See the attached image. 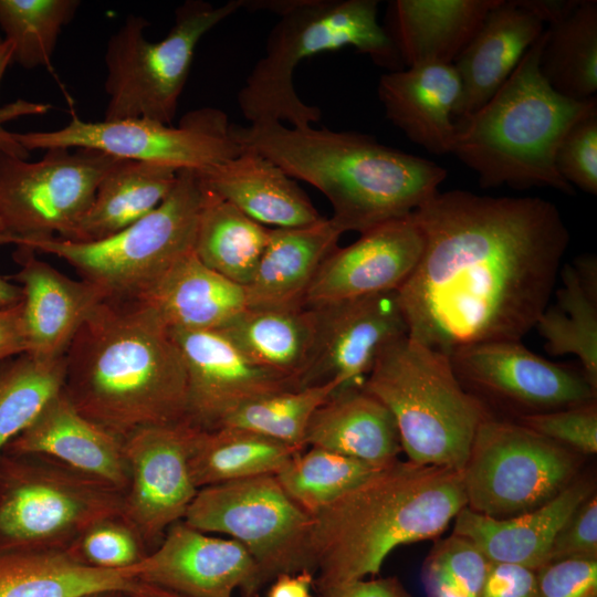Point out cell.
I'll return each instance as SVG.
<instances>
[{
    "label": "cell",
    "instance_id": "1",
    "mask_svg": "<svg viewBox=\"0 0 597 597\" xmlns=\"http://www.w3.org/2000/svg\"><path fill=\"white\" fill-rule=\"evenodd\" d=\"M422 255L397 291L408 337L449 355L522 341L554 292L569 231L540 197L438 191L412 212Z\"/></svg>",
    "mask_w": 597,
    "mask_h": 597
},
{
    "label": "cell",
    "instance_id": "2",
    "mask_svg": "<svg viewBox=\"0 0 597 597\" xmlns=\"http://www.w3.org/2000/svg\"><path fill=\"white\" fill-rule=\"evenodd\" d=\"M64 358L63 392L114 436L124 440L140 428L189 425L184 359L170 329L143 301H101Z\"/></svg>",
    "mask_w": 597,
    "mask_h": 597
},
{
    "label": "cell",
    "instance_id": "3",
    "mask_svg": "<svg viewBox=\"0 0 597 597\" xmlns=\"http://www.w3.org/2000/svg\"><path fill=\"white\" fill-rule=\"evenodd\" d=\"M233 139L318 189L331 221L360 234L412 213L434 196L447 170L434 161L386 146L357 132L304 129L280 122L231 125Z\"/></svg>",
    "mask_w": 597,
    "mask_h": 597
},
{
    "label": "cell",
    "instance_id": "4",
    "mask_svg": "<svg viewBox=\"0 0 597 597\" xmlns=\"http://www.w3.org/2000/svg\"><path fill=\"white\" fill-rule=\"evenodd\" d=\"M467 506L462 471L396 460L313 516L318 595L377 575L398 546L440 536Z\"/></svg>",
    "mask_w": 597,
    "mask_h": 597
},
{
    "label": "cell",
    "instance_id": "5",
    "mask_svg": "<svg viewBox=\"0 0 597 597\" xmlns=\"http://www.w3.org/2000/svg\"><path fill=\"white\" fill-rule=\"evenodd\" d=\"M546 39L544 30L493 96L455 122L451 154L478 175L482 188L551 187L574 195L555 156L567 130L597 109V100L568 98L548 84L540 70Z\"/></svg>",
    "mask_w": 597,
    "mask_h": 597
},
{
    "label": "cell",
    "instance_id": "6",
    "mask_svg": "<svg viewBox=\"0 0 597 597\" xmlns=\"http://www.w3.org/2000/svg\"><path fill=\"white\" fill-rule=\"evenodd\" d=\"M243 8L266 9L280 17L268 36L264 56L237 95L249 123L287 122L304 129L318 122L321 109L298 97L293 74L302 60L321 52L352 46L390 72L405 69L377 20V0H244Z\"/></svg>",
    "mask_w": 597,
    "mask_h": 597
},
{
    "label": "cell",
    "instance_id": "7",
    "mask_svg": "<svg viewBox=\"0 0 597 597\" xmlns=\"http://www.w3.org/2000/svg\"><path fill=\"white\" fill-rule=\"evenodd\" d=\"M363 388L391 412L407 460L422 465L462 471L490 416L460 384L447 354L408 336L384 352Z\"/></svg>",
    "mask_w": 597,
    "mask_h": 597
},
{
    "label": "cell",
    "instance_id": "8",
    "mask_svg": "<svg viewBox=\"0 0 597 597\" xmlns=\"http://www.w3.org/2000/svg\"><path fill=\"white\" fill-rule=\"evenodd\" d=\"M206 198L199 172L182 168L156 209L115 234L92 242L57 237L33 239L17 248L64 260L107 297L134 298L193 249Z\"/></svg>",
    "mask_w": 597,
    "mask_h": 597
},
{
    "label": "cell",
    "instance_id": "9",
    "mask_svg": "<svg viewBox=\"0 0 597 597\" xmlns=\"http://www.w3.org/2000/svg\"><path fill=\"white\" fill-rule=\"evenodd\" d=\"M124 493L54 459L0 453V552H67L96 522L123 513Z\"/></svg>",
    "mask_w": 597,
    "mask_h": 597
},
{
    "label": "cell",
    "instance_id": "10",
    "mask_svg": "<svg viewBox=\"0 0 597 597\" xmlns=\"http://www.w3.org/2000/svg\"><path fill=\"white\" fill-rule=\"evenodd\" d=\"M244 0L213 6L187 0L175 11L167 35L156 42L145 38L149 22L128 15L109 38L105 52L104 119L145 118L171 125L201 38L243 8Z\"/></svg>",
    "mask_w": 597,
    "mask_h": 597
},
{
    "label": "cell",
    "instance_id": "11",
    "mask_svg": "<svg viewBox=\"0 0 597 597\" xmlns=\"http://www.w3.org/2000/svg\"><path fill=\"white\" fill-rule=\"evenodd\" d=\"M182 521L239 542L258 565L263 585L280 575L316 572L313 516L273 474L199 489Z\"/></svg>",
    "mask_w": 597,
    "mask_h": 597
},
{
    "label": "cell",
    "instance_id": "12",
    "mask_svg": "<svg viewBox=\"0 0 597 597\" xmlns=\"http://www.w3.org/2000/svg\"><path fill=\"white\" fill-rule=\"evenodd\" d=\"M577 457L517 421L490 415L462 470L467 507L494 519L535 510L574 480Z\"/></svg>",
    "mask_w": 597,
    "mask_h": 597
},
{
    "label": "cell",
    "instance_id": "13",
    "mask_svg": "<svg viewBox=\"0 0 597 597\" xmlns=\"http://www.w3.org/2000/svg\"><path fill=\"white\" fill-rule=\"evenodd\" d=\"M117 159L92 148H50L29 163L0 150V245L65 239Z\"/></svg>",
    "mask_w": 597,
    "mask_h": 597
},
{
    "label": "cell",
    "instance_id": "14",
    "mask_svg": "<svg viewBox=\"0 0 597 597\" xmlns=\"http://www.w3.org/2000/svg\"><path fill=\"white\" fill-rule=\"evenodd\" d=\"M231 125L221 109L202 107L186 113L177 127L145 118L85 122L73 115L60 129L14 133V137L28 151L92 148L118 158L203 171L242 151Z\"/></svg>",
    "mask_w": 597,
    "mask_h": 597
},
{
    "label": "cell",
    "instance_id": "15",
    "mask_svg": "<svg viewBox=\"0 0 597 597\" xmlns=\"http://www.w3.org/2000/svg\"><path fill=\"white\" fill-rule=\"evenodd\" d=\"M460 384L469 391L545 412L596 400L583 370L553 363L522 341H498L458 347L449 355Z\"/></svg>",
    "mask_w": 597,
    "mask_h": 597
},
{
    "label": "cell",
    "instance_id": "16",
    "mask_svg": "<svg viewBox=\"0 0 597 597\" xmlns=\"http://www.w3.org/2000/svg\"><path fill=\"white\" fill-rule=\"evenodd\" d=\"M316 336L301 387L335 381L362 387L384 352L408 336L397 291L311 307Z\"/></svg>",
    "mask_w": 597,
    "mask_h": 597
},
{
    "label": "cell",
    "instance_id": "17",
    "mask_svg": "<svg viewBox=\"0 0 597 597\" xmlns=\"http://www.w3.org/2000/svg\"><path fill=\"white\" fill-rule=\"evenodd\" d=\"M195 429L190 425L146 427L124 439L129 481L122 515L149 553L172 524L184 520L199 490L188 463Z\"/></svg>",
    "mask_w": 597,
    "mask_h": 597
},
{
    "label": "cell",
    "instance_id": "18",
    "mask_svg": "<svg viewBox=\"0 0 597 597\" xmlns=\"http://www.w3.org/2000/svg\"><path fill=\"white\" fill-rule=\"evenodd\" d=\"M170 332L185 363L188 422L196 429H216L252 400L301 387L293 377L251 363L218 331Z\"/></svg>",
    "mask_w": 597,
    "mask_h": 597
},
{
    "label": "cell",
    "instance_id": "19",
    "mask_svg": "<svg viewBox=\"0 0 597 597\" xmlns=\"http://www.w3.org/2000/svg\"><path fill=\"white\" fill-rule=\"evenodd\" d=\"M138 582L184 597H248L263 586L258 565L232 538H218L189 526L172 524L160 544L135 566Z\"/></svg>",
    "mask_w": 597,
    "mask_h": 597
},
{
    "label": "cell",
    "instance_id": "20",
    "mask_svg": "<svg viewBox=\"0 0 597 597\" xmlns=\"http://www.w3.org/2000/svg\"><path fill=\"white\" fill-rule=\"evenodd\" d=\"M423 247V233L412 213L374 227L327 255L303 306L398 291L416 269Z\"/></svg>",
    "mask_w": 597,
    "mask_h": 597
},
{
    "label": "cell",
    "instance_id": "21",
    "mask_svg": "<svg viewBox=\"0 0 597 597\" xmlns=\"http://www.w3.org/2000/svg\"><path fill=\"white\" fill-rule=\"evenodd\" d=\"M19 271L11 276L22 290V323L29 353L41 358L64 356L75 333L105 292L85 281L73 280L35 252L17 248Z\"/></svg>",
    "mask_w": 597,
    "mask_h": 597
},
{
    "label": "cell",
    "instance_id": "22",
    "mask_svg": "<svg viewBox=\"0 0 597 597\" xmlns=\"http://www.w3.org/2000/svg\"><path fill=\"white\" fill-rule=\"evenodd\" d=\"M2 452L54 459L123 493L129 481L124 440L78 412L63 389Z\"/></svg>",
    "mask_w": 597,
    "mask_h": 597
},
{
    "label": "cell",
    "instance_id": "23",
    "mask_svg": "<svg viewBox=\"0 0 597 597\" xmlns=\"http://www.w3.org/2000/svg\"><path fill=\"white\" fill-rule=\"evenodd\" d=\"M593 491L590 480H573L545 504L506 519H494L464 506L454 517L452 534L472 541L492 563L536 572L548 563L557 532Z\"/></svg>",
    "mask_w": 597,
    "mask_h": 597
},
{
    "label": "cell",
    "instance_id": "24",
    "mask_svg": "<svg viewBox=\"0 0 597 597\" xmlns=\"http://www.w3.org/2000/svg\"><path fill=\"white\" fill-rule=\"evenodd\" d=\"M461 83L453 64H420L388 72L378 82L385 114L411 142L431 154H451L453 113Z\"/></svg>",
    "mask_w": 597,
    "mask_h": 597
},
{
    "label": "cell",
    "instance_id": "25",
    "mask_svg": "<svg viewBox=\"0 0 597 597\" xmlns=\"http://www.w3.org/2000/svg\"><path fill=\"white\" fill-rule=\"evenodd\" d=\"M543 21L519 0H500L453 62L461 96L453 116L464 117L485 104L543 33Z\"/></svg>",
    "mask_w": 597,
    "mask_h": 597
},
{
    "label": "cell",
    "instance_id": "26",
    "mask_svg": "<svg viewBox=\"0 0 597 597\" xmlns=\"http://www.w3.org/2000/svg\"><path fill=\"white\" fill-rule=\"evenodd\" d=\"M500 0H394L383 28L406 67L453 64Z\"/></svg>",
    "mask_w": 597,
    "mask_h": 597
},
{
    "label": "cell",
    "instance_id": "27",
    "mask_svg": "<svg viewBox=\"0 0 597 597\" xmlns=\"http://www.w3.org/2000/svg\"><path fill=\"white\" fill-rule=\"evenodd\" d=\"M198 172L207 190L268 228L303 227L323 218L291 177L253 150L242 148L238 156Z\"/></svg>",
    "mask_w": 597,
    "mask_h": 597
},
{
    "label": "cell",
    "instance_id": "28",
    "mask_svg": "<svg viewBox=\"0 0 597 597\" xmlns=\"http://www.w3.org/2000/svg\"><path fill=\"white\" fill-rule=\"evenodd\" d=\"M342 234L324 217L303 227L271 228L253 277L244 286L247 307H302L316 272Z\"/></svg>",
    "mask_w": 597,
    "mask_h": 597
},
{
    "label": "cell",
    "instance_id": "29",
    "mask_svg": "<svg viewBox=\"0 0 597 597\" xmlns=\"http://www.w3.org/2000/svg\"><path fill=\"white\" fill-rule=\"evenodd\" d=\"M134 298L182 331H217L247 308L244 287L206 266L193 249Z\"/></svg>",
    "mask_w": 597,
    "mask_h": 597
},
{
    "label": "cell",
    "instance_id": "30",
    "mask_svg": "<svg viewBox=\"0 0 597 597\" xmlns=\"http://www.w3.org/2000/svg\"><path fill=\"white\" fill-rule=\"evenodd\" d=\"M305 447L334 451L385 467L401 451L396 421L387 407L362 387L336 390L311 418Z\"/></svg>",
    "mask_w": 597,
    "mask_h": 597
},
{
    "label": "cell",
    "instance_id": "31",
    "mask_svg": "<svg viewBox=\"0 0 597 597\" xmlns=\"http://www.w3.org/2000/svg\"><path fill=\"white\" fill-rule=\"evenodd\" d=\"M178 170L164 164L118 158L101 179L90 208L64 240L97 241L138 221L169 195Z\"/></svg>",
    "mask_w": 597,
    "mask_h": 597
},
{
    "label": "cell",
    "instance_id": "32",
    "mask_svg": "<svg viewBox=\"0 0 597 597\" xmlns=\"http://www.w3.org/2000/svg\"><path fill=\"white\" fill-rule=\"evenodd\" d=\"M251 363L298 380L315 345L311 307H247L217 329Z\"/></svg>",
    "mask_w": 597,
    "mask_h": 597
},
{
    "label": "cell",
    "instance_id": "33",
    "mask_svg": "<svg viewBox=\"0 0 597 597\" xmlns=\"http://www.w3.org/2000/svg\"><path fill=\"white\" fill-rule=\"evenodd\" d=\"M135 566L101 569L69 552H0V597H85L104 590L130 591Z\"/></svg>",
    "mask_w": 597,
    "mask_h": 597
},
{
    "label": "cell",
    "instance_id": "34",
    "mask_svg": "<svg viewBox=\"0 0 597 597\" xmlns=\"http://www.w3.org/2000/svg\"><path fill=\"white\" fill-rule=\"evenodd\" d=\"M556 303L548 305L535 327L554 356L575 355L589 385L597 390V261L580 255L561 268Z\"/></svg>",
    "mask_w": 597,
    "mask_h": 597
},
{
    "label": "cell",
    "instance_id": "35",
    "mask_svg": "<svg viewBox=\"0 0 597 597\" xmlns=\"http://www.w3.org/2000/svg\"><path fill=\"white\" fill-rule=\"evenodd\" d=\"M298 450L262 434L234 428L195 429L188 463L198 489L276 474Z\"/></svg>",
    "mask_w": 597,
    "mask_h": 597
},
{
    "label": "cell",
    "instance_id": "36",
    "mask_svg": "<svg viewBox=\"0 0 597 597\" xmlns=\"http://www.w3.org/2000/svg\"><path fill=\"white\" fill-rule=\"evenodd\" d=\"M270 229L207 190L193 252L206 266L244 287L253 277Z\"/></svg>",
    "mask_w": 597,
    "mask_h": 597
},
{
    "label": "cell",
    "instance_id": "37",
    "mask_svg": "<svg viewBox=\"0 0 597 597\" xmlns=\"http://www.w3.org/2000/svg\"><path fill=\"white\" fill-rule=\"evenodd\" d=\"M540 70L559 94L573 100L597 91V1L579 0L566 18L549 25Z\"/></svg>",
    "mask_w": 597,
    "mask_h": 597
},
{
    "label": "cell",
    "instance_id": "38",
    "mask_svg": "<svg viewBox=\"0 0 597 597\" xmlns=\"http://www.w3.org/2000/svg\"><path fill=\"white\" fill-rule=\"evenodd\" d=\"M65 358L22 353L0 362V453L63 389Z\"/></svg>",
    "mask_w": 597,
    "mask_h": 597
},
{
    "label": "cell",
    "instance_id": "39",
    "mask_svg": "<svg viewBox=\"0 0 597 597\" xmlns=\"http://www.w3.org/2000/svg\"><path fill=\"white\" fill-rule=\"evenodd\" d=\"M380 468L323 448L308 447L293 455L274 476L295 503L314 515Z\"/></svg>",
    "mask_w": 597,
    "mask_h": 597
},
{
    "label": "cell",
    "instance_id": "40",
    "mask_svg": "<svg viewBox=\"0 0 597 597\" xmlns=\"http://www.w3.org/2000/svg\"><path fill=\"white\" fill-rule=\"evenodd\" d=\"M338 389L327 381L271 394L241 406L219 427L245 429L304 450L312 416Z\"/></svg>",
    "mask_w": 597,
    "mask_h": 597
},
{
    "label": "cell",
    "instance_id": "41",
    "mask_svg": "<svg viewBox=\"0 0 597 597\" xmlns=\"http://www.w3.org/2000/svg\"><path fill=\"white\" fill-rule=\"evenodd\" d=\"M77 0H0V27L24 69L51 64L59 34L75 15Z\"/></svg>",
    "mask_w": 597,
    "mask_h": 597
},
{
    "label": "cell",
    "instance_id": "42",
    "mask_svg": "<svg viewBox=\"0 0 597 597\" xmlns=\"http://www.w3.org/2000/svg\"><path fill=\"white\" fill-rule=\"evenodd\" d=\"M491 563L463 536L436 541L421 569L427 597H480Z\"/></svg>",
    "mask_w": 597,
    "mask_h": 597
},
{
    "label": "cell",
    "instance_id": "43",
    "mask_svg": "<svg viewBox=\"0 0 597 597\" xmlns=\"http://www.w3.org/2000/svg\"><path fill=\"white\" fill-rule=\"evenodd\" d=\"M67 552L81 563L101 569L130 568L149 554L137 530L123 515L96 522Z\"/></svg>",
    "mask_w": 597,
    "mask_h": 597
},
{
    "label": "cell",
    "instance_id": "44",
    "mask_svg": "<svg viewBox=\"0 0 597 597\" xmlns=\"http://www.w3.org/2000/svg\"><path fill=\"white\" fill-rule=\"evenodd\" d=\"M517 422L575 452H597L596 400L552 411L522 415Z\"/></svg>",
    "mask_w": 597,
    "mask_h": 597
},
{
    "label": "cell",
    "instance_id": "45",
    "mask_svg": "<svg viewBox=\"0 0 597 597\" xmlns=\"http://www.w3.org/2000/svg\"><path fill=\"white\" fill-rule=\"evenodd\" d=\"M555 165L569 185L597 193V109L567 130L557 148Z\"/></svg>",
    "mask_w": 597,
    "mask_h": 597
},
{
    "label": "cell",
    "instance_id": "46",
    "mask_svg": "<svg viewBox=\"0 0 597 597\" xmlns=\"http://www.w3.org/2000/svg\"><path fill=\"white\" fill-rule=\"evenodd\" d=\"M566 559H597L595 493L575 510L553 540L547 564Z\"/></svg>",
    "mask_w": 597,
    "mask_h": 597
},
{
    "label": "cell",
    "instance_id": "47",
    "mask_svg": "<svg viewBox=\"0 0 597 597\" xmlns=\"http://www.w3.org/2000/svg\"><path fill=\"white\" fill-rule=\"evenodd\" d=\"M536 597H597V559H566L536 570Z\"/></svg>",
    "mask_w": 597,
    "mask_h": 597
},
{
    "label": "cell",
    "instance_id": "48",
    "mask_svg": "<svg viewBox=\"0 0 597 597\" xmlns=\"http://www.w3.org/2000/svg\"><path fill=\"white\" fill-rule=\"evenodd\" d=\"M536 572L503 563H491L480 597H536Z\"/></svg>",
    "mask_w": 597,
    "mask_h": 597
},
{
    "label": "cell",
    "instance_id": "49",
    "mask_svg": "<svg viewBox=\"0 0 597 597\" xmlns=\"http://www.w3.org/2000/svg\"><path fill=\"white\" fill-rule=\"evenodd\" d=\"M22 302V301H21ZM0 308V362L28 349L22 323V303Z\"/></svg>",
    "mask_w": 597,
    "mask_h": 597
},
{
    "label": "cell",
    "instance_id": "50",
    "mask_svg": "<svg viewBox=\"0 0 597 597\" xmlns=\"http://www.w3.org/2000/svg\"><path fill=\"white\" fill-rule=\"evenodd\" d=\"M323 594H333L336 597H413L395 576L359 579Z\"/></svg>",
    "mask_w": 597,
    "mask_h": 597
},
{
    "label": "cell",
    "instance_id": "51",
    "mask_svg": "<svg viewBox=\"0 0 597 597\" xmlns=\"http://www.w3.org/2000/svg\"><path fill=\"white\" fill-rule=\"evenodd\" d=\"M314 583L315 574L311 572L280 575L273 579L268 597H313Z\"/></svg>",
    "mask_w": 597,
    "mask_h": 597
},
{
    "label": "cell",
    "instance_id": "52",
    "mask_svg": "<svg viewBox=\"0 0 597 597\" xmlns=\"http://www.w3.org/2000/svg\"><path fill=\"white\" fill-rule=\"evenodd\" d=\"M520 3L537 15L543 23L551 24L569 15L579 0H519Z\"/></svg>",
    "mask_w": 597,
    "mask_h": 597
},
{
    "label": "cell",
    "instance_id": "53",
    "mask_svg": "<svg viewBox=\"0 0 597 597\" xmlns=\"http://www.w3.org/2000/svg\"><path fill=\"white\" fill-rule=\"evenodd\" d=\"M12 56L13 46L9 41L4 40V42L0 45V83L8 65L12 62ZM2 123L3 122L0 116V150L9 155L27 159L30 151L18 143L14 137V133L8 132L3 127Z\"/></svg>",
    "mask_w": 597,
    "mask_h": 597
},
{
    "label": "cell",
    "instance_id": "54",
    "mask_svg": "<svg viewBox=\"0 0 597 597\" xmlns=\"http://www.w3.org/2000/svg\"><path fill=\"white\" fill-rule=\"evenodd\" d=\"M22 301V290L19 284L0 275V308L19 304Z\"/></svg>",
    "mask_w": 597,
    "mask_h": 597
},
{
    "label": "cell",
    "instance_id": "55",
    "mask_svg": "<svg viewBox=\"0 0 597 597\" xmlns=\"http://www.w3.org/2000/svg\"><path fill=\"white\" fill-rule=\"evenodd\" d=\"M132 597H184L172 591L148 585L142 582H136L133 589L129 591Z\"/></svg>",
    "mask_w": 597,
    "mask_h": 597
},
{
    "label": "cell",
    "instance_id": "56",
    "mask_svg": "<svg viewBox=\"0 0 597 597\" xmlns=\"http://www.w3.org/2000/svg\"><path fill=\"white\" fill-rule=\"evenodd\" d=\"M85 597H132L128 591L125 590H104L87 595Z\"/></svg>",
    "mask_w": 597,
    "mask_h": 597
},
{
    "label": "cell",
    "instance_id": "57",
    "mask_svg": "<svg viewBox=\"0 0 597 597\" xmlns=\"http://www.w3.org/2000/svg\"><path fill=\"white\" fill-rule=\"evenodd\" d=\"M318 597H336V596L333 594H322V595H318Z\"/></svg>",
    "mask_w": 597,
    "mask_h": 597
},
{
    "label": "cell",
    "instance_id": "58",
    "mask_svg": "<svg viewBox=\"0 0 597 597\" xmlns=\"http://www.w3.org/2000/svg\"><path fill=\"white\" fill-rule=\"evenodd\" d=\"M4 42V39L0 35V45Z\"/></svg>",
    "mask_w": 597,
    "mask_h": 597
},
{
    "label": "cell",
    "instance_id": "59",
    "mask_svg": "<svg viewBox=\"0 0 597 597\" xmlns=\"http://www.w3.org/2000/svg\"><path fill=\"white\" fill-rule=\"evenodd\" d=\"M0 227H1V224H0Z\"/></svg>",
    "mask_w": 597,
    "mask_h": 597
}]
</instances>
